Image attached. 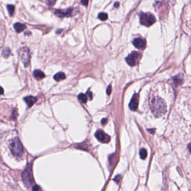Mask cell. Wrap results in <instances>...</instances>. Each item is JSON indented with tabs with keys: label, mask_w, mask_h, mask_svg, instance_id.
Wrapping results in <instances>:
<instances>
[{
	"label": "cell",
	"mask_w": 191,
	"mask_h": 191,
	"mask_svg": "<svg viewBox=\"0 0 191 191\" xmlns=\"http://www.w3.org/2000/svg\"><path fill=\"white\" fill-rule=\"evenodd\" d=\"M10 49L8 48H5L3 51V56L5 57V58H8L10 54Z\"/></svg>",
	"instance_id": "obj_20"
},
{
	"label": "cell",
	"mask_w": 191,
	"mask_h": 191,
	"mask_svg": "<svg viewBox=\"0 0 191 191\" xmlns=\"http://www.w3.org/2000/svg\"><path fill=\"white\" fill-rule=\"evenodd\" d=\"M175 0H159V3L160 6H165V8L169 10L175 4Z\"/></svg>",
	"instance_id": "obj_11"
},
{
	"label": "cell",
	"mask_w": 191,
	"mask_h": 191,
	"mask_svg": "<svg viewBox=\"0 0 191 191\" xmlns=\"http://www.w3.org/2000/svg\"><path fill=\"white\" fill-rule=\"evenodd\" d=\"M111 85H109V86L107 87V94L108 95H110V94H111Z\"/></svg>",
	"instance_id": "obj_23"
},
{
	"label": "cell",
	"mask_w": 191,
	"mask_h": 191,
	"mask_svg": "<svg viewBox=\"0 0 191 191\" xmlns=\"http://www.w3.org/2000/svg\"><path fill=\"white\" fill-rule=\"evenodd\" d=\"M33 75H34V77L36 79L38 80H41V79H44L45 76L44 72L39 70H35L33 72Z\"/></svg>",
	"instance_id": "obj_13"
},
{
	"label": "cell",
	"mask_w": 191,
	"mask_h": 191,
	"mask_svg": "<svg viewBox=\"0 0 191 191\" xmlns=\"http://www.w3.org/2000/svg\"><path fill=\"white\" fill-rule=\"evenodd\" d=\"M21 176L25 185L27 188L30 187L32 183V170L30 167H26L21 173Z\"/></svg>",
	"instance_id": "obj_5"
},
{
	"label": "cell",
	"mask_w": 191,
	"mask_h": 191,
	"mask_svg": "<svg viewBox=\"0 0 191 191\" xmlns=\"http://www.w3.org/2000/svg\"><path fill=\"white\" fill-rule=\"evenodd\" d=\"M150 107L152 113L157 117L164 115L167 111V105L165 102L158 96L153 97L151 99Z\"/></svg>",
	"instance_id": "obj_1"
},
{
	"label": "cell",
	"mask_w": 191,
	"mask_h": 191,
	"mask_svg": "<svg viewBox=\"0 0 191 191\" xmlns=\"http://www.w3.org/2000/svg\"><path fill=\"white\" fill-rule=\"evenodd\" d=\"M107 118H104L103 120H101V123L103 126L104 125H106L107 123Z\"/></svg>",
	"instance_id": "obj_27"
},
{
	"label": "cell",
	"mask_w": 191,
	"mask_h": 191,
	"mask_svg": "<svg viewBox=\"0 0 191 191\" xmlns=\"http://www.w3.org/2000/svg\"><path fill=\"white\" fill-rule=\"evenodd\" d=\"M73 8H68L66 10H56L54 14L56 17L59 18L68 17L73 16Z\"/></svg>",
	"instance_id": "obj_7"
},
{
	"label": "cell",
	"mask_w": 191,
	"mask_h": 191,
	"mask_svg": "<svg viewBox=\"0 0 191 191\" xmlns=\"http://www.w3.org/2000/svg\"><path fill=\"white\" fill-rule=\"evenodd\" d=\"M87 97H89L90 100L92 99V92L89 91V92L87 93Z\"/></svg>",
	"instance_id": "obj_28"
},
{
	"label": "cell",
	"mask_w": 191,
	"mask_h": 191,
	"mask_svg": "<svg viewBox=\"0 0 191 191\" xmlns=\"http://www.w3.org/2000/svg\"><path fill=\"white\" fill-rule=\"evenodd\" d=\"M133 45L136 48L139 49H144L146 47V42L145 39L142 38H135L133 42Z\"/></svg>",
	"instance_id": "obj_9"
},
{
	"label": "cell",
	"mask_w": 191,
	"mask_h": 191,
	"mask_svg": "<svg viewBox=\"0 0 191 191\" xmlns=\"http://www.w3.org/2000/svg\"><path fill=\"white\" fill-rule=\"evenodd\" d=\"M24 100L26 102V103L27 104L29 107H32L36 102V98L35 97H34L32 96H26V97L24 98Z\"/></svg>",
	"instance_id": "obj_12"
},
{
	"label": "cell",
	"mask_w": 191,
	"mask_h": 191,
	"mask_svg": "<svg viewBox=\"0 0 191 191\" xmlns=\"http://www.w3.org/2000/svg\"><path fill=\"white\" fill-rule=\"evenodd\" d=\"M156 21L155 16L150 13H144L142 12L140 15V24L144 26L149 27Z\"/></svg>",
	"instance_id": "obj_3"
},
{
	"label": "cell",
	"mask_w": 191,
	"mask_h": 191,
	"mask_svg": "<svg viewBox=\"0 0 191 191\" xmlns=\"http://www.w3.org/2000/svg\"><path fill=\"white\" fill-rule=\"evenodd\" d=\"M7 8L8 10V12L10 14V16H12L14 15V12H15V6L12 5H8L7 6Z\"/></svg>",
	"instance_id": "obj_17"
},
{
	"label": "cell",
	"mask_w": 191,
	"mask_h": 191,
	"mask_svg": "<svg viewBox=\"0 0 191 191\" xmlns=\"http://www.w3.org/2000/svg\"><path fill=\"white\" fill-rule=\"evenodd\" d=\"M78 98L80 100V101L83 103H85L87 102V96H86L84 94H80L79 96H78Z\"/></svg>",
	"instance_id": "obj_16"
},
{
	"label": "cell",
	"mask_w": 191,
	"mask_h": 191,
	"mask_svg": "<svg viewBox=\"0 0 191 191\" xmlns=\"http://www.w3.org/2000/svg\"><path fill=\"white\" fill-rule=\"evenodd\" d=\"M189 149H190V151L191 152V144L189 145Z\"/></svg>",
	"instance_id": "obj_31"
},
{
	"label": "cell",
	"mask_w": 191,
	"mask_h": 191,
	"mask_svg": "<svg viewBox=\"0 0 191 191\" xmlns=\"http://www.w3.org/2000/svg\"><path fill=\"white\" fill-rule=\"evenodd\" d=\"M98 17L99 19H100L101 21H105L108 18V15L106 13L104 12H101L98 14Z\"/></svg>",
	"instance_id": "obj_19"
},
{
	"label": "cell",
	"mask_w": 191,
	"mask_h": 191,
	"mask_svg": "<svg viewBox=\"0 0 191 191\" xmlns=\"http://www.w3.org/2000/svg\"><path fill=\"white\" fill-rule=\"evenodd\" d=\"M138 103H139V98H138V95L137 94H135L130 102L129 104V108L131 110V111H136L137 108V106H138Z\"/></svg>",
	"instance_id": "obj_10"
},
{
	"label": "cell",
	"mask_w": 191,
	"mask_h": 191,
	"mask_svg": "<svg viewBox=\"0 0 191 191\" xmlns=\"http://www.w3.org/2000/svg\"><path fill=\"white\" fill-rule=\"evenodd\" d=\"M120 3L119 2H116L114 4V7L115 8H118L119 7Z\"/></svg>",
	"instance_id": "obj_29"
},
{
	"label": "cell",
	"mask_w": 191,
	"mask_h": 191,
	"mask_svg": "<svg viewBox=\"0 0 191 191\" xmlns=\"http://www.w3.org/2000/svg\"><path fill=\"white\" fill-rule=\"evenodd\" d=\"M121 179V176L120 175H117L115 177V178L114 179V181H116L117 183H119V182L120 181V179Z\"/></svg>",
	"instance_id": "obj_26"
},
{
	"label": "cell",
	"mask_w": 191,
	"mask_h": 191,
	"mask_svg": "<svg viewBox=\"0 0 191 191\" xmlns=\"http://www.w3.org/2000/svg\"><path fill=\"white\" fill-rule=\"evenodd\" d=\"M49 6H53L56 3V0H46Z\"/></svg>",
	"instance_id": "obj_22"
},
{
	"label": "cell",
	"mask_w": 191,
	"mask_h": 191,
	"mask_svg": "<svg viewBox=\"0 0 191 191\" xmlns=\"http://www.w3.org/2000/svg\"><path fill=\"white\" fill-rule=\"evenodd\" d=\"M141 57V53L136 51H133L126 58V62L129 66H134L138 63Z\"/></svg>",
	"instance_id": "obj_4"
},
{
	"label": "cell",
	"mask_w": 191,
	"mask_h": 191,
	"mask_svg": "<svg viewBox=\"0 0 191 191\" xmlns=\"http://www.w3.org/2000/svg\"><path fill=\"white\" fill-rule=\"evenodd\" d=\"M174 80L177 84H181L182 82V78L180 75H178L174 78Z\"/></svg>",
	"instance_id": "obj_21"
},
{
	"label": "cell",
	"mask_w": 191,
	"mask_h": 191,
	"mask_svg": "<svg viewBox=\"0 0 191 191\" xmlns=\"http://www.w3.org/2000/svg\"><path fill=\"white\" fill-rule=\"evenodd\" d=\"M10 149L11 153L17 158L21 157L23 154V147L20 139L16 137L10 144Z\"/></svg>",
	"instance_id": "obj_2"
},
{
	"label": "cell",
	"mask_w": 191,
	"mask_h": 191,
	"mask_svg": "<svg viewBox=\"0 0 191 191\" xmlns=\"http://www.w3.org/2000/svg\"><path fill=\"white\" fill-rule=\"evenodd\" d=\"M140 156L142 159H145L147 157V151L145 149H141L140 150Z\"/></svg>",
	"instance_id": "obj_18"
},
{
	"label": "cell",
	"mask_w": 191,
	"mask_h": 191,
	"mask_svg": "<svg viewBox=\"0 0 191 191\" xmlns=\"http://www.w3.org/2000/svg\"><path fill=\"white\" fill-rule=\"evenodd\" d=\"M65 78H66V76H65V73L62 72H58V73H56V75L54 76V79L56 81H59L64 80L65 79Z\"/></svg>",
	"instance_id": "obj_15"
},
{
	"label": "cell",
	"mask_w": 191,
	"mask_h": 191,
	"mask_svg": "<svg viewBox=\"0 0 191 191\" xmlns=\"http://www.w3.org/2000/svg\"><path fill=\"white\" fill-rule=\"evenodd\" d=\"M19 54L24 66L25 67H27L30 64V59L29 49L27 48H21L19 51Z\"/></svg>",
	"instance_id": "obj_6"
},
{
	"label": "cell",
	"mask_w": 191,
	"mask_h": 191,
	"mask_svg": "<svg viewBox=\"0 0 191 191\" xmlns=\"http://www.w3.org/2000/svg\"><path fill=\"white\" fill-rule=\"evenodd\" d=\"M95 136L99 141L102 143H108L110 141V137L101 129H98L96 131Z\"/></svg>",
	"instance_id": "obj_8"
},
{
	"label": "cell",
	"mask_w": 191,
	"mask_h": 191,
	"mask_svg": "<svg viewBox=\"0 0 191 191\" xmlns=\"http://www.w3.org/2000/svg\"><path fill=\"white\" fill-rule=\"evenodd\" d=\"M4 93V90L3 89V88H2L1 87H0V95L3 94Z\"/></svg>",
	"instance_id": "obj_30"
},
{
	"label": "cell",
	"mask_w": 191,
	"mask_h": 191,
	"mask_svg": "<svg viewBox=\"0 0 191 191\" xmlns=\"http://www.w3.org/2000/svg\"><path fill=\"white\" fill-rule=\"evenodd\" d=\"M14 29L17 33H20L26 29V26L24 24L20 23H17L16 24H14Z\"/></svg>",
	"instance_id": "obj_14"
},
{
	"label": "cell",
	"mask_w": 191,
	"mask_h": 191,
	"mask_svg": "<svg viewBox=\"0 0 191 191\" xmlns=\"http://www.w3.org/2000/svg\"><path fill=\"white\" fill-rule=\"evenodd\" d=\"M81 3L83 5L85 6H87L88 4V0H81Z\"/></svg>",
	"instance_id": "obj_25"
},
{
	"label": "cell",
	"mask_w": 191,
	"mask_h": 191,
	"mask_svg": "<svg viewBox=\"0 0 191 191\" xmlns=\"http://www.w3.org/2000/svg\"><path fill=\"white\" fill-rule=\"evenodd\" d=\"M39 190H41V188H40V187L38 185H34L32 187V191H39Z\"/></svg>",
	"instance_id": "obj_24"
}]
</instances>
